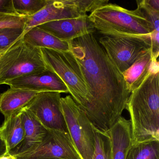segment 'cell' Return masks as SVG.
Returning <instances> with one entry per match:
<instances>
[{
  "mask_svg": "<svg viewBox=\"0 0 159 159\" xmlns=\"http://www.w3.org/2000/svg\"><path fill=\"white\" fill-rule=\"evenodd\" d=\"M47 67L64 82L74 101L82 110L88 102L89 92L78 61L70 51L41 48Z\"/></svg>",
  "mask_w": 159,
  "mask_h": 159,
  "instance_id": "cell-4",
  "label": "cell"
},
{
  "mask_svg": "<svg viewBox=\"0 0 159 159\" xmlns=\"http://www.w3.org/2000/svg\"><path fill=\"white\" fill-rule=\"evenodd\" d=\"M125 109L131 117L133 143L159 140V73L149 74L131 93Z\"/></svg>",
  "mask_w": 159,
  "mask_h": 159,
  "instance_id": "cell-2",
  "label": "cell"
},
{
  "mask_svg": "<svg viewBox=\"0 0 159 159\" xmlns=\"http://www.w3.org/2000/svg\"><path fill=\"white\" fill-rule=\"evenodd\" d=\"M151 53L152 58L157 60L159 54V32L154 30L151 34Z\"/></svg>",
  "mask_w": 159,
  "mask_h": 159,
  "instance_id": "cell-25",
  "label": "cell"
},
{
  "mask_svg": "<svg viewBox=\"0 0 159 159\" xmlns=\"http://www.w3.org/2000/svg\"><path fill=\"white\" fill-rule=\"evenodd\" d=\"M39 93L36 91L10 87L0 94V111L8 118L21 111Z\"/></svg>",
  "mask_w": 159,
  "mask_h": 159,
  "instance_id": "cell-15",
  "label": "cell"
},
{
  "mask_svg": "<svg viewBox=\"0 0 159 159\" xmlns=\"http://www.w3.org/2000/svg\"><path fill=\"white\" fill-rule=\"evenodd\" d=\"M68 133L81 159H93L95 149L94 127L84 111L70 95L60 99Z\"/></svg>",
  "mask_w": 159,
  "mask_h": 159,
  "instance_id": "cell-6",
  "label": "cell"
},
{
  "mask_svg": "<svg viewBox=\"0 0 159 159\" xmlns=\"http://www.w3.org/2000/svg\"><path fill=\"white\" fill-rule=\"evenodd\" d=\"M152 60L150 49L123 72L124 79L130 93L137 88L150 74V67Z\"/></svg>",
  "mask_w": 159,
  "mask_h": 159,
  "instance_id": "cell-18",
  "label": "cell"
},
{
  "mask_svg": "<svg viewBox=\"0 0 159 159\" xmlns=\"http://www.w3.org/2000/svg\"><path fill=\"white\" fill-rule=\"evenodd\" d=\"M7 152L5 143L0 136V156Z\"/></svg>",
  "mask_w": 159,
  "mask_h": 159,
  "instance_id": "cell-28",
  "label": "cell"
},
{
  "mask_svg": "<svg viewBox=\"0 0 159 159\" xmlns=\"http://www.w3.org/2000/svg\"><path fill=\"white\" fill-rule=\"evenodd\" d=\"M17 159H81L68 133L48 130L37 147L16 155Z\"/></svg>",
  "mask_w": 159,
  "mask_h": 159,
  "instance_id": "cell-9",
  "label": "cell"
},
{
  "mask_svg": "<svg viewBox=\"0 0 159 159\" xmlns=\"http://www.w3.org/2000/svg\"><path fill=\"white\" fill-rule=\"evenodd\" d=\"M25 28H5L0 29V55L22 38Z\"/></svg>",
  "mask_w": 159,
  "mask_h": 159,
  "instance_id": "cell-22",
  "label": "cell"
},
{
  "mask_svg": "<svg viewBox=\"0 0 159 159\" xmlns=\"http://www.w3.org/2000/svg\"><path fill=\"white\" fill-rule=\"evenodd\" d=\"M96 6L94 0H47L42 10L27 17L24 34L44 23L88 15L87 13L92 12Z\"/></svg>",
  "mask_w": 159,
  "mask_h": 159,
  "instance_id": "cell-8",
  "label": "cell"
},
{
  "mask_svg": "<svg viewBox=\"0 0 159 159\" xmlns=\"http://www.w3.org/2000/svg\"><path fill=\"white\" fill-rule=\"evenodd\" d=\"M111 141L112 159H125L133 143L130 120L121 116L108 133Z\"/></svg>",
  "mask_w": 159,
  "mask_h": 159,
  "instance_id": "cell-14",
  "label": "cell"
},
{
  "mask_svg": "<svg viewBox=\"0 0 159 159\" xmlns=\"http://www.w3.org/2000/svg\"><path fill=\"white\" fill-rule=\"evenodd\" d=\"M125 159H159V140L133 143Z\"/></svg>",
  "mask_w": 159,
  "mask_h": 159,
  "instance_id": "cell-19",
  "label": "cell"
},
{
  "mask_svg": "<svg viewBox=\"0 0 159 159\" xmlns=\"http://www.w3.org/2000/svg\"><path fill=\"white\" fill-rule=\"evenodd\" d=\"M21 111L4 119L2 125L0 127V136L5 143L8 152L19 145L25 137Z\"/></svg>",
  "mask_w": 159,
  "mask_h": 159,
  "instance_id": "cell-17",
  "label": "cell"
},
{
  "mask_svg": "<svg viewBox=\"0 0 159 159\" xmlns=\"http://www.w3.org/2000/svg\"><path fill=\"white\" fill-rule=\"evenodd\" d=\"M14 9L16 13L24 16H31L42 10L47 0H12Z\"/></svg>",
  "mask_w": 159,
  "mask_h": 159,
  "instance_id": "cell-21",
  "label": "cell"
},
{
  "mask_svg": "<svg viewBox=\"0 0 159 159\" xmlns=\"http://www.w3.org/2000/svg\"><path fill=\"white\" fill-rule=\"evenodd\" d=\"M88 18L103 36L147 38L154 30L138 8L132 11L108 3L93 11Z\"/></svg>",
  "mask_w": 159,
  "mask_h": 159,
  "instance_id": "cell-3",
  "label": "cell"
},
{
  "mask_svg": "<svg viewBox=\"0 0 159 159\" xmlns=\"http://www.w3.org/2000/svg\"><path fill=\"white\" fill-rule=\"evenodd\" d=\"M0 159H17L14 155H11L9 152H6L0 156Z\"/></svg>",
  "mask_w": 159,
  "mask_h": 159,
  "instance_id": "cell-29",
  "label": "cell"
},
{
  "mask_svg": "<svg viewBox=\"0 0 159 159\" xmlns=\"http://www.w3.org/2000/svg\"><path fill=\"white\" fill-rule=\"evenodd\" d=\"M61 98L59 92H40L26 107L48 130L68 133L61 109Z\"/></svg>",
  "mask_w": 159,
  "mask_h": 159,
  "instance_id": "cell-10",
  "label": "cell"
},
{
  "mask_svg": "<svg viewBox=\"0 0 159 159\" xmlns=\"http://www.w3.org/2000/svg\"><path fill=\"white\" fill-rule=\"evenodd\" d=\"M4 84H8L12 88L26 89L39 93H69L68 89L64 82L48 67L40 72L8 81Z\"/></svg>",
  "mask_w": 159,
  "mask_h": 159,
  "instance_id": "cell-11",
  "label": "cell"
},
{
  "mask_svg": "<svg viewBox=\"0 0 159 159\" xmlns=\"http://www.w3.org/2000/svg\"><path fill=\"white\" fill-rule=\"evenodd\" d=\"M89 92L83 111L95 129L108 133L126 108L130 93L122 73L93 33L70 42Z\"/></svg>",
  "mask_w": 159,
  "mask_h": 159,
  "instance_id": "cell-1",
  "label": "cell"
},
{
  "mask_svg": "<svg viewBox=\"0 0 159 159\" xmlns=\"http://www.w3.org/2000/svg\"><path fill=\"white\" fill-rule=\"evenodd\" d=\"M47 68L40 49L19 39L0 55V84Z\"/></svg>",
  "mask_w": 159,
  "mask_h": 159,
  "instance_id": "cell-5",
  "label": "cell"
},
{
  "mask_svg": "<svg viewBox=\"0 0 159 159\" xmlns=\"http://www.w3.org/2000/svg\"><path fill=\"white\" fill-rule=\"evenodd\" d=\"M25 42L36 48H46L60 52H69L70 42L61 40L38 26L34 27L24 33Z\"/></svg>",
  "mask_w": 159,
  "mask_h": 159,
  "instance_id": "cell-16",
  "label": "cell"
},
{
  "mask_svg": "<svg viewBox=\"0 0 159 159\" xmlns=\"http://www.w3.org/2000/svg\"><path fill=\"white\" fill-rule=\"evenodd\" d=\"M27 16L0 13V29L5 28H25Z\"/></svg>",
  "mask_w": 159,
  "mask_h": 159,
  "instance_id": "cell-23",
  "label": "cell"
},
{
  "mask_svg": "<svg viewBox=\"0 0 159 159\" xmlns=\"http://www.w3.org/2000/svg\"><path fill=\"white\" fill-rule=\"evenodd\" d=\"M0 13L18 15L14 9L12 0H0Z\"/></svg>",
  "mask_w": 159,
  "mask_h": 159,
  "instance_id": "cell-26",
  "label": "cell"
},
{
  "mask_svg": "<svg viewBox=\"0 0 159 159\" xmlns=\"http://www.w3.org/2000/svg\"><path fill=\"white\" fill-rule=\"evenodd\" d=\"M38 26L59 40L68 42L82 36L96 32L93 24L88 18V15L78 18L52 21Z\"/></svg>",
  "mask_w": 159,
  "mask_h": 159,
  "instance_id": "cell-12",
  "label": "cell"
},
{
  "mask_svg": "<svg viewBox=\"0 0 159 159\" xmlns=\"http://www.w3.org/2000/svg\"><path fill=\"white\" fill-rule=\"evenodd\" d=\"M147 2L151 8L156 11H159V0H147Z\"/></svg>",
  "mask_w": 159,
  "mask_h": 159,
  "instance_id": "cell-27",
  "label": "cell"
},
{
  "mask_svg": "<svg viewBox=\"0 0 159 159\" xmlns=\"http://www.w3.org/2000/svg\"><path fill=\"white\" fill-rule=\"evenodd\" d=\"M138 8L142 12L150 23L155 31L159 32V11L154 10L147 2V0L137 1Z\"/></svg>",
  "mask_w": 159,
  "mask_h": 159,
  "instance_id": "cell-24",
  "label": "cell"
},
{
  "mask_svg": "<svg viewBox=\"0 0 159 159\" xmlns=\"http://www.w3.org/2000/svg\"><path fill=\"white\" fill-rule=\"evenodd\" d=\"M98 42L122 73L151 48L150 37L102 36Z\"/></svg>",
  "mask_w": 159,
  "mask_h": 159,
  "instance_id": "cell-7",
  "label": "cell"
},
{
  "mask_svg": "<svg viewBox=\"0 0 159 159\" xmlns=\"http://www.w3.org/2000/svg\"><path fill=\"white\" fill-rule=\"evenodd\" d=\"M95 149L93 159H113L111 141L108 133H103L94 128Z\"/></svg>",
  "mask_w": 159,
  "mask_h": 159,
  "instance_id": "cell-20",
  "label": "cell"
},
{
  "mask_svg": "<svg viewBox=\"0 0 159 159\" xmlns=\"http://www.w3.org/2000/svg\"><path fill=\"white\" fill-rule=\"evenodd\" d=\"M25 130V137L17 147L9 152L11 155L22 154L35 148L41 143L48 132L26 107L21 111Z\"/></svg>",
  "mask_w": 159,
  "mask_h": 159,
  "instance_id": "cell-13",
  "label": "cell"
}]
</instances>
